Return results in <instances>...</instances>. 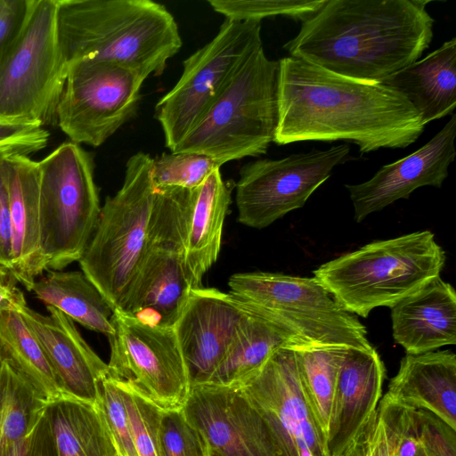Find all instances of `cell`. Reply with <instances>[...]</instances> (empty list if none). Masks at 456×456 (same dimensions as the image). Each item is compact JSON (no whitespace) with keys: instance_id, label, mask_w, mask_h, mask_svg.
Segmentation results:
<instances>
[{"instance_id":"7a4b0ae2","label":"cell","mask_w":456,"mask_h":456,"mask_svg":"<svg viewBox=\"0 0 456 456\" xmlns=\"http://www.w3.org/2000/svg\"><path fill=\"white\" fill-rule=\"evenodd\" d=\"M422 0H326L283 48L333 73L381 83L429 47L434 19Z\"/></svg>"},{"instance_id":"7dc6e473","label":"cell","mask_w":456,"mask_h":456,"mask_svg":"<svg viewBox=\"0 0 456 456\" xmlns=\"http://www.w3.org/2000/svg\"><path fill=\"white\" fill-rule=\"evenodd\" d=\"M2 357V351H1V347H0V358Z\"/></svg>"},{"instance_id":"83f0119b","label":"cell","mask_w":456,"mask_h":456,"mask_svg":"<svg viewBox=\"0 0 456 456\" xmlns=\"http://www.w3.org/2000/svg\"><path fill=\"white\" fill-rule=\"evenodd\" d=\"M299 343L275 324L247 312L208 384L239 388L259 371L277 349Z\"/></svg>"},{"instance_id":"44dd1931","label":"cell","mask_w":456,"mask_h":456,"mask_svg":"<svg viewBox=\"0 0 456 456\" xmlns=\"http://www.w3.org/2000/svg\"><path fill=\"white\" fill-rule=\"evenodd\" d=\"M12 232V266L17 282L31 291L45 271L40 250L39 168L28 156L5 159Z\"/></svg>"},{"instance_id":"4dcf8cb0","label":"cell","mask_w":456,"mask_h":456,"mask_svg":"<svg viewBox=\"0 0 456 456\" xmlns=\"http://www.w3.org/2000/svg\"><path fill=\"white\" fill-rule=\"evenodd\" d=\"M296 355L309 403L326 439L339 367L349 348L299 343L289 346Z\"/></svg>"},{"instance_id":"5b68a950","label":"cell","mask_w":456,"mask_h":456,"mask_svg":"<svg viewBox=\"0 0 456 456\" xmlns=\"http://www.w3.org/2000/svg\"><path fill=\"white\" fill-rule=\"evenodd\" d=\"M279 61L263 44L241 61L201 119L171 152H194L222 165L265 154L278 122Z\"/></svg>"},{"instance_id":"ffe728a7","label":"cell","mask_w":456,"mask_h":456,"mask_svg":"<svg viewBox=\"0 0 456 456\" xmlns=\"http://www.w3.org/2000/svg\"><path fill=\"white\" fill-rule=\"evenodd\" d=\"M386 368L373 347L346 349L338 373L327 434L330 456H339L376 413Z\"/></svg>"},{"instance_id":"f35d334b","label":"cell","mask_w":456,"mask_h":456,"mask_svg":"<svg viewBox=\"0 0 456 456\" xmlns=\"http://www.w3.org/2000/svg\"><path fill=\"white\" fill-rule=\"evenodd\" d=\"M414 414L426 456H456V429L428 411L414 409Z\"/></svg>"},{"instance_id":"7402d4cb","label":"cell","mask_w":456,"mask_h":456,"mask_svg":"<svg viewBox=\"0 0 456 456\" xmlns=\"http://www.w3.org/2000/svg\"><path fill=\"white\" fill-rule=\"evenodd\" d=\"M393 338L409 354L456 344V294L440 276L391 307Z\"/></svg>"},{"instance_id":"5bb4252c","label":"cell","mask_w":456,"mask_h":456,"mask_svg":"<svg viewBox=\"0 0 456 456\" xmlns=\"http://www.w3.org/2000/svg\"><path fill=\"white\" fill-rule=\"evenodd\" d=\"M350 150L349 144L341 143L280 159L248 162L235 184L238 221L263 229L301 208L334 167L348 160Z\"/></svg>"},{"instance_id":"ab89813d","label":"cell","mask_w":456,"mask_h":456,"mask_svg":"<svg viewBox=\"0 0 456 456\" xmlns=\"http://www.w3.org/2000/svg\"><path fill=\"white\" fill-rule=\"evenodd\" d=\"M33 0H0V65L28 18Z\"/></svg>"},{"instance_id":"1f68e13d","label":"cell","mask_w":456,"mask_h":456,"mask_svg":"<svg viewBox=\"0 0 456 456\" xmlns=\"http://www.w3.org/2000/svg\"><path fill=\"white\" fill-rule=\"evenodd\" d=\"M222 164L216 159L194 152L164 153L153 159L151 178L155 188H199Z\"/></svg>"},{"instance_id":"60d3db41","label":"cell","mask_w":456,"mask_h":456,"mask_svg":"<svg viewBox=\"0 0 456 456\" xmlns=\"http://www.w3.org/2000/svg\"><path fill=\"white\" fill-rule=\"evenodd\" d=\"M0 151V275L13 277L12 266V232L5 159Z\"/></svg>"},{"instance_id":"8992f818","label":"cell","mask_w":456,"mask_h":456,"mask_svg":"<svg viewBox=\"0 0 456 456\" xmlns=\"http://www.w3.org/2000/svg\"><path fill=\"white\" fill-rule=\"evenodd\" d=\"M229 294L246 312L300 343L373 348L365 326L314 277L252 272L232 274Z\"/></svg>"},{"instance_id":"74e56055","label":"cell","mask_w":456,"mask_h":456,"mask_svg":"<svg viewBox=\"0 0 456 456\" xmlns=\"http://www.w3.org/2000/svg\"><path fill=\"white\" fill-rule=\"evenodd\" d=\"M49 132L37 122L0 119V151L28 156L48 143Z\"/></svg>"},{"instance_id":"52a82bcc","label":"cell","mask_w":456,"mask_h":456,"mask_svg":"<svg viewBox=\"0 0 456 456\" xmlns=\"http://www.w3.org/2000/svg\"><path fill=\"white\" fill-rule=\"evenodd\" d=\"M153 158L131 156L124 182L101 208L95 230L79 259L82 272L107 301L118 309L137 273L144 252L156 188Z\"/></svg>"},{"instance_id":"30bf717a","label":"cell","mask_w":456,"mask_h":456,"mask_svg":"<svg viewBox=\"0 0 456 456\" xmlns=\"http://www.w3.org/2000/svg\"><path fill=\"white\" fill-rule=\"evenodd\" d=\"M57 0H33L23 28L0 65V119L56 121L69 69L56 28Z\"/></svg>"},{"instance_id":"2e32d148","label":"cell","mask_w":456,"mask_h":456,"mask_svg":"<svg viewBox=\"0 0 456 456\" xmlns=\"http://www.w3.org/2000/svg\"><path fill=\"white\" fill-rule=\"evenodd\" d=\"M182 410L217 456H281L265 421L240 388L191 387Z\"/></svg>"},{"instance_id":"f6af8a7d","label":"cell","mask_w":456,"mask_h":456,"mask_svg":"<svg viewBox=\"0 0 456 456\" xmlns=\"http://www.w3.org/2000/svg\"><path fill=\"white\" fill-rule=\"evenodd\" d=\"M209 456H217L216 454H215L214 452H209Z\"/></svg>"},{"instance_id":"4fadbf2b","label":"cell","mask_w":456,"mask_h":456,"mask_svg":"<svg viewBox=\"0 0 456 456\" xmlns=\"http://www.w3.org/2000/svg\"><path fill=\"white\" fill-rule=\"evenodd\" d=\"M144 80L114 62L74 63L57 106L59 126L70 142L102 145L135 114Z\"/></svg>"},{"instance_id":"f1b7e54d","label":"cell","mask_w":456,"mask_h":456,"mask_svg":"<svg viewBox=\"0 0 456 456\" xmlns=\"http://www.w3.org/2000/svg\"><path fill=\"white\" fill-rule=\"evenodd\" d=\"M47 401L2 354L0 358V456L31 434Z\"/></svg>"},{"instance_id":"9c48e42d","label":"cell","mask_w":456,"mask_h":456,"mask_svg":"<svg viewBox=\"0 0 456 456\" xmlns=\"http://www.w3.org/2000/svg\"><path fill=\"white\" fill-rule=\"evenodd\" d=\"M40 250L45 271L79 261L101 207L91 153L64 142L38 162Z\"/></svg>"},{"instance_id":"d4e9b609","label":"cell","mask_w":456,"mask_h":456,"mask_svg":"<svg viewBox=\"0 0 456 456\" xmlns=\"http://www.w3.org/2000/svg\"><path fill=\"white\" fill-rule=\"evenodd\" d=\"M231 191L219 169L194 191L186 224L184 261L191 289L201 287L204 274L217 260Z\"/></svg>"},{"instance_id":"277c9868","label":"cell","mask_w":456,"mask_h":456,"mask_svg":"<svg viewBox=\"0 0 456 456\" xmlns=\"http://www.w3.org/2000/svg\"><path fill=\"white\" fill-rule=\"evenodd\" d=\"M445 253L428 230L376 240L328 261L314 278L346 311L366 318L440 276Z\"/></svg>"},{"instance_id":"3957f363","label":"cell","mask_w":456,"mask_h":456,"mask_svg":"<svg viewBox=\"0 0 456 456\" xmlns=\"http://www.w3.org/2000/svg\"><path fill=\"white\" fill-rule=\"evenodd\" d=\"M56 28L68 69L93 60L160 76L182 47L177 23L151 0H57Z\"/></svg>"},{"instance_id":"ba28073f","label":"cell","mask_w":456,"mask_h":456,"mask_svg":"<svg viewBox=\"0 0 456 456\" xmlns=\"http://www.w3.org/2000/svg\"><path fill=\"white\" fill-rule=\"evenodd\" d=\"M194 190L156 188L142 261L118 310L151 325L175 323L191 291L184 261Z\"/></svg>"},{"instance_id":"484cf974","label":"cell","mask_w":456,"mask_h":456,"mask_svg":"<svg viewBox=\"0 0 456 456\" xmlns=\"http://www.w3.org/2000/svg\"><path fill=\"white\" fill-rule=\"evenodd\" d=\"M32 287L36 297L85 328L111 337L115 308L83 272L47 270Z\"/></svg>"},{"instance_id":"f546056e","label":"cell","mask_w":456,"mask_h":456,"mask_svg":"<svg viewBox=\"0 0 456 456\" xmlns=\"http://www.w3.org/2000/svg\"><path fill=\"white\" fill-rule=\"evenodd\" d=\"M0 347L2 354L48 403L69 397L62 389L36 335L16 310L0 313Z\"/></svg>"},{"instance_id":"ac0fdd59","label":"cell","mask_w":456,"mask_h":456,"mask_svg":"<svg viewBox=\"0 0 456 456\" xmlns=\"http://www.w3.org/2000/svg\"><path fill=\"white\" fill-rule=\"evenodd\" d=\"M456 115L422 147L410 155L383 166L369 180L346 184L354 211V220L363 221L398 200L408 199L423 186L440 188L449 175L456 150Z\"/></svg>"},{"instance_id":"7c38bea8","label":"cell","mask_w":456,"mask_h":456,"mask_svg":"<svg viewBox=\"0 0 456 456\" xmlns=\"http://www.w3.org/2000/svg\"><path fill=\"white\" fill-rule=\"evenodd\" d=\"M109 377L161 410L183 409L191 388L173 327L147 324L115 309Z\"/></svg>"},{"instance_id":"d6a6232c","label":"cell","mask_w":456,"mask_h":456,"mask_svg":"<svg viewBox=\"0 0 456 456\" xmlns=\"http://www.w3.org/2000/svg\"><path fill=\"white\" fill-rule=\"evenodd\" d=\"M326 0H208L211 8L225 19L245 21L286 16L304 21L314 14Z\"/></svg>"},{"instance_id":"e575fe53","label":"cell","mask_w":456,"mask_h":456,"mask_svg":"<svg viewBox=\"0 0 456 456\" xmlns=\"http://www.w3.org/2000/svg\"><path fill=\"white\" fill-rule=\"evenodd\" d=\"M378 415L384 430L387 451L398 456H420L414 409L399 404L387 397L380 399Z\"/></svg>"},{"instance_id":"d590c367","label":"cell","mask_w":456,"mask_h":456,"mask_svg":"<svg viewBox=\"0 0 456 456\" xmlns=\"http://www.w3.org/2000/svg\"><path fill=\"white\" fill-rule=\"evenodd\" d=\"M97 405L107 425L118 456H138L121 387L109 376L101 384V395Z\"/></svg>"},{"instance_id":"9a60e30c","label":"cell","mask_w":456,"mask_h":456,"mask_svg":"<svg viewBox=\"0 0 456 456\" xmlns=\"http://www.w3.org/2000/svg\"><path fill=\"white\" fill-rule=\"evenodd\" d=\"M239 388L265 421L281 456H330L289 346L277 349Z\"/></svg>"},{"instance_id":"cb8c5ba5","label":"cell","mask_w":456,"mask_h":456,"mask_svg":"<svg viewBox=\"0 0 456 456\" xmlns=\"http://www.w3.org/2000/svg\"><path fill=\"white\" fill-rule=\"evenodd\" d=\"M414 107L426 126L456 107V37L382 82Z\"/></svg>"},{"instance_id":"8d00e7d4","label":"cell","mask_w":456,"mask_h":456,"mask_svg":"<svg viewBox=\"0 0 456 456\" xmlns=\"http://www.w3.org/2000/svg\"><path fill=\"white\" fill-rule=\"evenodd\" d=\"M116 381L122 390L138 456H159L158 425L161 409L124 383Z\"/></svg>"},{"instance_id":"ee69618b","label":"cell","mask_w":456,"mask_h":456,"mask_svg":"<svg viewBox=\"0 0 456 456\" xmlns=\"http://www.w3.org/2000/svg\"><path fill=\"white\" fill-rule=\"evenodd\" d=\"M36 428V427H35ZM33 432V431H32ZM32 432L26 438L17 443L6 454V456H27Z\"/></svg>"},{"instance_id":"8fae6325","label":"cell","mask_w":456,"mask_h":456,"mask_svg":"<svg viewBox=\"0 0 456 456\" xmlns=\"http://www.w3.org/2000/svg\"><path fill=\"white\" fill-rule=\"evenodd\" d=\"M261 21L225 19L215 37L183 62V73L155 107L173 151L201 119L245 57L262 45Z\"/></svg>"},{"instance_id":"4316f807","label":"cell","mask_w":456,"mask_h":456,"mask_svg":"<svg viewBox=\"0 0 456 456\" xmlns=\"http://www.w3.org/2000/svg\"><path fill=\"white\" fill-rule=\"evenodd\" d=\"M45 415L57 456H118L98 405L65 397L47 403Z\"/></svg>"},{"instance_id":"6da1fadb","label":"cell","mask_w":456,"mask_h":456,"mask_svg":"<svg viewBox=\"0 0 456 456\" xmlns=\"http://www.w3.org/2000/svg\"><path fill=\"white\" fill-rule=\"evenodd\" d=\"M279 63L278 145L346 140L364 154L404 149L424 132L414 107L382 83L344 77L291 56Z\"/></svg>"},{"instance_id":"bcb514c9","label":"cell","mask_w":456,"mask_h":456,"mask_svg":"<svg viewBox=\"0 0 456 456\" xmlns=\"http://www.w3.org/2000/svg\"><path fill=\"white\" fill-rule=\"evenodd\" d=\"M420 456H426V454L424 453V452L422 451V453Z\"/></svg>"},{"instance_id":"e0dca14e","label":"cell","mask_w":456,"mask_h":456,"mask_svg":"<svg viewBox=\"0 0 456 456\" xmlns=\"http://www.w3.org/2000/svg\"><path fill=\"white\" fill-rule=\"evenodd\" d=\"M246 316L229 293L191 289L174 324L191 387L209 382Z\"/></svg>"},{"instance_id":"836d02e7","label":"cell","mask_w":456,"mask_h":456,"mask_svg":"<svg viewBox=\"0 0 456 456\" xmlns=\"http://www.w3.org/2000/svg\"><path fill=\"white\" fill-rule=\"evenodd\" d=\"M159 456H209L201 433L183 410H161L158 425Z\"/></svg>"},{"instance_id":"7bdbcfd3","label":"cell","mask_w":456,"mask_h":456,"mask_svg":"<svg viewBox=\"0 0 456 456\" xmlns=\"http://www.w3.org/2000/svg\"><path fill=\"white\" fill-rule=\"evenodd\" d=\"M16 284L15 278L0 275V313L7 310L19 311L27 305L23 291Z\"/></svg>"},{"instance_id":"603a6c76","label":"cell","mask_w":456,"mask_h":456,"mask_svg":"<svg viewBox=\"0 0 456 456\" xmlns=\"http://www.w3.org/2000/svg\"><path fill=\"white\" fill-rule=\"evenodd\" d=\"M385 396L405 407L428 411L456 429L455 354H406Z\"/></svg>"},{"instance_id":"b9f144b4","label":"cell","mask_w":456,"mask_h":456,"mask_svg":"<svg viewBox=\"0 0 456 456\" xmlns=\"http://www.w3.org/2000/svg\"><path fill=\"white\" fill-rule=\"evenodd\" d=\"M27 456H57L45 412L32 432Z\"/></svg>"},{"instance_id":"d6986e66","label":"cell","mask_w":456,"mask_h":456,"mask_svg":"<svg viewBox=\"0 0 456 456\" xmlns=\"http://www.w3.org/2000/svg\"><path fill=\"white\" fill-rule=\"evenodd\" d=\"M46 309L48 314L28 305L18 312L38 339L66 395L97 405L101 384L109 374L108 363L86 342L69 317L51 305Z\"/></svg>"}]
</instances>
